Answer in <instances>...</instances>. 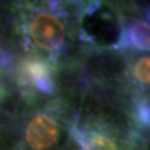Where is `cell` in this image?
<instances>
[{"label": "cell", "instance_id": "6da1fadb", "mask_svg": "<svg viewBox=\"0 0 150 150\" xmlns=\"http://www.w3.org/2000/svg\"><path fill=\"white\" fill-rule=\"evenodd\" d=\"M75 39L91 50H115L123 18L109 0H88L74 8Z\"/></svg>", "mask_w": 150, "mask_h": 150}, {"label": "cell", "instance_id": "7a4b0ae2", "mask_svg": "<svg viewBox=\"0 0 150 150\" xmlns=\"http://www.w3.org/2000/svg\"><path fill=\"white\" fill-rule=\"evenodd\" d=\"M18 81L28 90L54 95L56 93L55 64L43 56L28 54L18 65Z\"/></svg>", "mask_w": 150, "mask_h": 150}, {"label": "cell", "instance_id": "3957f363", "mask_svg": "<svg viewBox=\"0 0 150 150\" xmlns=\"http://www.w3.org/2000/svg\"><path fill=\"white\" fill-rule=\"evenodd\" d=\"M59 123L54 114L40 111L30 119L25 128V142L33 150H46L58 142Z\"/></svg>", "mask_w": 150, "mask_h": 150}, {"label": "cell", "instance_id": "277c9868", "mask_svg": "<svg viewBox=\"0 0 150 150\" xmlns=\"http://www.w3.org/2000/svg\"><path fill=\"white\" fill-rule=\"evenodd\" d=\"M116 51L149 53V15H133L123 18L121 35Z\"/></svg>", "mask_w": 150, "mask_h": 150}, {"label": "cell", "instance_id": "5b68a950", "mask_svg": "<svg viewBox=\"0 0 150 150\" xmlns=\"http://www.w3.org/2000/svg\"><path fill=\"white\" fill-rule=\"evenodd\" d=\"M73 135L81 150H118L112 138L100 130L74 128Z\"/></svg>", "mask_w": 150, "mask_h": 150}, {"label": "cell", "instance_id": "8992f818", "mask_svg": "<svg viewBox=\"0 0 150 150\" xmlns=\"http://www.w3.org/2000/svg\"><path fill=\"white\" fill-rule=\"evenodd\" d=\"M128 54H130V76L135 85L145 90L149 88V53L128 51Z\"/></svg>", "mask_w": 150, "mask_h": 150}, {"label": "cell", "instance_id": "52a82bcc", "mask_svg": "<svg viewBox=\"0 0 150 150\" xmlns=\"http://www.w3.org/2000/svg\"><path fill=\"white\" fill-rule=\"evenodd\" d=\"M0 41H1V40H0Z\"/></svg>", "mask_w": 150, "mask_h": 150}]
</instances>
